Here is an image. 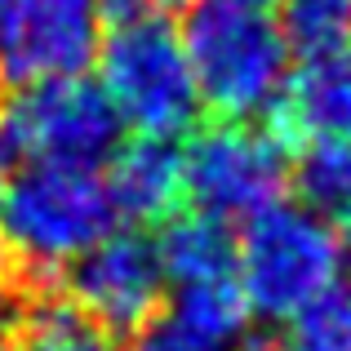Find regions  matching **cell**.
<instances>
[{
    "mask_svg": "<svg viewBox=\"0 0 351 351\" xmlns=\"http://www.w3.org/2000/svg\"><path fill=\"white\" fill-rule=\"evenodd\" d=\"M249 329V302L240 280L182 285L173 302L125 334V351H236Z\"/></svg>",
    "mask_w": 351,
    "mask_h": 351,
    "instance_id": "cell-9",
    "label": "cell"
},
{
    "mask_svg": "<svg viewBox=\"0 0 351 351\" xmlns=\"http://www.w3.org/2000/svg\"><path fill=\"white\" fill-rule=\"evenodd\" d=\"M27 285H23V276L14 271V263L5 258V249H0V338L14 329V320L23 316V302H27Z\"/></svg>",
    "mask_w": 351,
    "mask_h": 351,
    "instance_id": "cell-18",
    "label": "cell"
},
{
    "mask_svg": "<svg viewBox=\"0 0 351 351\" xmlns=\"http://www.w3.org/2000/svg\"><path fill=\"white\" fill-rule=\"evenodd\" d=\"M107 232H116V205L98 169L32 160L0 191V249L27 289L58 285Z\"/></svg>",
    "mask_w": 351,
    "mask_h": 351,
    "instance_id": "cell-1",
    "label": "cell"
},
{
    "mask_svg": "<svg viewBox=\"0 0 351 351\" xmlns=\"http://www.w3.org/2000/svg\"><path fill=\"white\" fill-rule=\"evenodd\" d=\"M263 5H271V0H263Z\"/></svg>",
    "mask_w": 351,
    "mask_h": 351,
    "instance_id": "cell-22",
    "label": "cell"
},
{
    "mask_svg": "<svg viewBox=\"0 0 351 351\" xmlns=\"http://www.w3.org/2000/svg\"><path fill=\"white\" fill-rule=\"evenodd\" d=\"M165 280L173 289L182 285H214L236 280V236L227 223L209 214H173L165 218V232L156 236Z\"/></svg>",
    "mask_w": 351,
    "mask_h": 351,
    "instance_id": "cell-12",
    "label": "cell"
},
{
    "mask_svg": "<svg viewBox=\"0 0 351 351\" xmlns=\"http://www.w3.org/2000/svg\"><path fill=\"white\" fill-rule=\"evenodd\" d=\"M289 182L307 214L351 232V143H338V138L307 143L298 165L289 169Z\"/></svg>",
    "mask_w": 351,
    "mask_h": 351,
    "instance_id": "cell-14",
    "label": "cell"
},
{
    "mask_svg": "<svg viewBox=\"0 0 351 351\" xmlns=\"http://www.w3.org/2000/svg\"><path fill=\"white\" fill-rule=\"evenodd\" d=\"M236 280L249 311L267 320H289L307 302L334 289L338 236L302 205H271L249 218L236 240Z\"/></svg>",
    "mask_w": 351,
    "mask_h": 351,
    "instance_id": "cell-3",
    "label": "cell"
},
{
    "mask_svg": "<svg viewBox=\"0 0 351 351\" xmlns=\"http://www.w3.org/2000/svg\"><path fill=\"white\" fill-rule=\"evenodd\" d=\"M98 0H9L0 18V76L9 85L80 76L103 45Z\"/></svg>",
    "mask_w": 351,
    "mask_h": 351,
    "instance_id": "cell-8",
    "label": "cell"
},
{
    "mask_svg": "<svg viewBox=\"0 0 351 351\" xmlns=\"http://www.w3.org/2000/svg\"><path fill=\"white\" fill-rule=\"evenodd\" d=\"M289 187V143L267 120H218L182 152V196L218 223H245L280 205Z\"/></svg>",
    "mask_w": 351,
    "mask_h": 351,
    "instance_id": "cell-5",
    "label": "cell"
},
{
    "mask_svg": "<svg viewBox=\"0 0 351 351\" xmlns=\"http://www.w3.org/2000/svg\"><path fill=\"white\" fill-rule=\"evenodd\" d=\"M267 125L285 138H338L351 143V40L338 49L311 53L289 80H285Z\"/></svg>",
    "mask_w": 351,
    "mask_h": 351,
    "instance_id": "cell-10",
    "label": "cell"
},
{
    "mask_svg": "<svg viewBox=\"0 0 351 351\" xmlns=\"http://www.w3.org/2000/svg\"><path fill=\"white\" fill-rule=\"evenodd\" d=\"M103 5V18L116 27L129 23H169L173 14H187L191 0H98Z\"/></svg>",
    "mask_w": 351,
    "mask_h": 351,
    "instance_id": "cell-17",
    "label": "cell"
},
{
    "mask_svg": "<svg viewBox=\"0 0 351 351\" xmlns=\"http://www.w3.org/2000/svg\"><path fill=\"white\" fill-rule=\"evenodd\" d=\"M165 285L169 280H165L156 240L138 227L107 232L58 276V289L112 338L134 334L143 320L160 311Z\"/></svg>",
    "mask_w": 351,
    "mask_h": 351,
    "instance_id": "cell-7",
    "label": "cell"
},
{
    "mask_svg": "<svg viewBox=\"0 0 351 351\" xmlns=\"http://www.w3.org/2000/svg\"><path fill=\"white\" fill-rule=\"evenodd\" d=\"M338 280H343V289H351V236L347 245H338Z\"/></svg>",
    "mask_w": 351,
    "mask_h": 351,
    "instance_id": "cell-20",
    "label": "cell"
},
{
    "mask_svg": "<svg viewBox=\"0 0 351 351\" xmlns=\"http://www.w3.org/2000/svg\"><path fill=\"white\" fill-rule=\"evenodd\" d=\"M103 94L138 138H178L196 129L200 94L182 36L169 23H129L98 45Z\"/></svg>",
    "mask_w": 351,
    "mask_h": 351,
    "instance_id": "cell-4",
    "label": "cell"
},
{
    "mask_svg": "<svg viewBox=\"0 0 351 351\" xmlns=\"http://www.w3.org/2000/svg\"><path fill=\"white\" fill-rule=\"evenodd\" d=\"M14 351H116L112 334L98 329L58 285L32 289L23 302V316L9 329Z\"/></svg>",
    "mask_w": 351,
    "mask_h": 351,
    "instance_id": "cell-13",
    "label": "cell"
},
{
    "mask_svg": "<svg viewBox=\"0 0 351 351\" xmlns=\"http://www.w3.org/2000/svg\"><path fill=\"white\" fill-rule=\"evenodd\" d=\"M182 49L218 120H267L289 80V40L263 0H191Z\"/></svg>",
    "mask_w": 351,
    "mask_h": 351,
    "instance_id": "cell-2",
    "label": "cell"
},
{
    "mask_svg": "<svg viewBox=\"0 0 351 351\" xmlns=\"http://www.w3.org/2000/svg\"><path fill=\"white\" fill-rule=\"evenodd\" d=\"M0 116H5L18 152L49 165L98 169L103 160L116 156L120 134H125V120L116 116L103 85H94L85 76L18 85V94L9 98V107Z\"/></svg>",
    "mask_w": 351,
    "mask_h": 351,
    "instance_id": "cell-6",
    "label": "cell"
},
{
    "mask_svg": "<svg viewBox=\"0 0 351 351\" xmlns=\"http://www.w3.org/2000/svg\"><path fill=\"white\" fill-rule=\"evenodd\" d=\"M280 32L289 49L325 53L351 40V0H280Z\"/></svg>",
    "mask_w": 351,
    "mask_h": 351,
    "instance_id": "cell-16",
    "label": "cell"
},
{
    "mask_svg": "<svg viewBox=\"0 0 351 351\" xmlns=\"http://www.w3.org/2000/svg\"><path fill=\"white\" fill-rule=\"evenodd\" d=\"M116 218L129 223H165L182 200V147L173 138H134L120 143L107 169Z\"/></svg>",
    "mask_w": 351,
    "mask_h": 351,
    "instance_id": "cell-11",
    "label": "cell"
},
{
    "mask_svg": "<svg viewBox=\"0 0 351 351\" xmlns=\"http://www.w3.org/2000/svg\"><path fill=\"white\" fill-rule=\"evenodd\" d=\"M14 160H18V143H14V134H9L5 116H0V191H5L9 173H14Z\"/></svg>",
    "mask_w": 351,
    "mask_h": 351,
    "instance_id": "cell-19",
    "label": "cell"
},
{
    "mask_svg": "<svg viewBox=\"0 0 351 351\" xmlns=\"http://www.w3.org/2000/svg\"><path fill=\"white\" fill-rule=\"evenodd\" d=\"M285 351H351V289H329L285 320Z\"/></svg>",
    "mask_w": 351,
    "mask_h": 351,
    "instance_id": "cell-15",
    "label": "cell"
},
{
    "mask_svg": "<svg viewBox=\"0 0 351 351\" xmlns=\"http://www.w3.org/2000/svg\"><path fill=\"white\" fill-rule=\"evenodd\" d=\"M5 5H9V0H0V18H5Z\"/></svg>",
    "mask_w": 351,
    "mask_h": 351,
    "instance_id": "cell-21",
    "label": "cell"
}]
</instances>
